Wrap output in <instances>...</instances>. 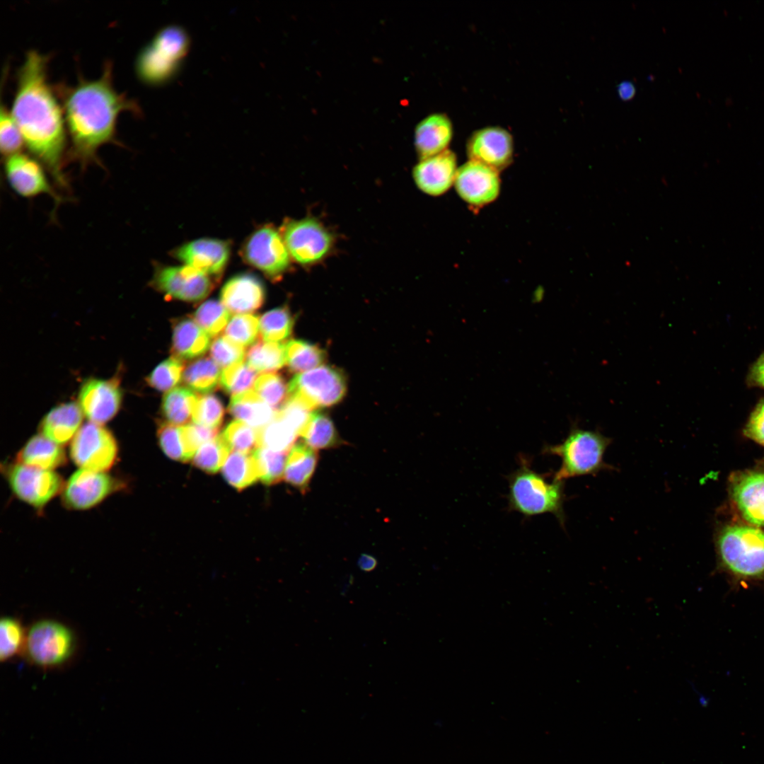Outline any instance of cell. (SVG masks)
Wrapping results in <instances>:
<instances>
[{"label":"cell","mask_w":764,"mask_h":764,"mask_svg":"<svg viewBox=\"0 0 764 764\" xmlns=\"http://www.w3.org/2000/svg\"><path fill=\"white\" fill-rule=\"evenodd\" d=\"M260 331V321L257 316L237 314L230 319L226 327L225 336L236 344L246 347L253 344Z\"/></svg>","instance_id":"obj_43"},{"label":"cell","mask_w":764,"mask_h":764,"mask_svg":"<svg viewBox=\"0 0 764 764\" xmlns=\"http://www.w3.org/2000/svg\"><path fill=\"white\" fill-rule=\"evenodd\" d=\"M16 462L44 470H53L66 463L62 446L41 434L30 437L16 455Z\"/></svg>","instance_id":"obj_26"},{"label":"cell","mask_w":764,"mask_h":764,"mask_svg":"<svg viewBox=\"0 0 764 764\" xmlns=\"http://www.w3.org/2000/svg\"><path fill=\"white\" fill-rule=\"evenodd\" d=\"M293 317L286 307H278L264 313L260 320V332L264 341L278 342L291 333Z\"/></svg>","instance_id":"obj_36"},{"label":"cell","mask_w":764,"mask_h":764,"mask_svg":"<svg viewBox=\"0 0 764 764\" xmlns=\"http://www.w3.org/2000/svg\"><path fill=\"white\" fill-rule=\"evenodd\" d=\"M209 346V335L194 319L185 317L175 322L171 346L174 357L192 359L203 355Z\"/></svg>","instance_id":"obj_25"},{"label":"cell","mask_w":764,"mask_h":764,"mask_svg":"<svg viewBox=\"0 0 764 764\" xmlns=\"http://www.w3.org/2000/svg\"><path fill=\"white\" fill-rule=\"evenodd\" d=\"M224 416V407L219 397L207 394L197 398L192 413V420L195 424L219 429Z\"/></svg>","instance_id":"obj_45"},{"label":"cell","mask_w":764,"mask_h":764,"mask_svg":"<svg viewBox=\"0 0 764 764\" xmlns=\"http://www.w3.org/2000/svg\"><path fill=\"white\" fill-rule=\"evenodd\" d=\"M25 637L21 624L16 619L4 618L0 623V659L6 661L25 645Z\"/></svg>","instance_id":"obj_46"},{"label":"cell","mask_w":764,"mask_h":764,"mask_svg":"<svg viewBox=\"0 0 764 764\" xmlns=\"http://www.w3.org/2000/svg\"><path fill=\"white\" fill-rule=\"evenodd\" d=\"M2 472L13 494L34 509L42 511L59 493L64 482L54 470L6 463Z\"/></svg>","instance_id":"obj_7"},{"label":"cell","mask_w":764,"mask_h":764,"mask_svg":"<svg viewBox=\"0 0 764 764\" xmlns=\"http://www.w3.org/2000/svg\"><path fill=\"white\" fill-rule=\"evenodd\" d=\"M221 374L219 366L212 359L204 357L190 364L184 371L183 379L190 389L209 393L218 387Z\"/></svg>","instance_id":"obj_31"},{"label":"cell","mask_w":764,"mask_h":764,"mask_svg":"<svg viewBox=\"0 0 764 764\" xmlns=\"http://www.w3.org/2000/svg\"><path fill=\"white\" fill-rule=\"evenodd\" d=\"M286 453L275 451L265 447H260L254 452L260 480L265 485H272L282 480L284 475Z\"/></svg>","instance_id":"obj_41"},{"label":"cell","mask_w":764,"mask_h":764,"mask_svg":"<svg viewBox=\"0 0 764 764\" xmlns=\"http://www.w3.org/2000/svg\"><path fill=\"white\" fill-rule=\"evenodd\" d=\"M221 436L231 451L251 453L260 448V429L239 420L231 422Z\"/></svg>","instance_id":"obj_35"},{"label":"cell","mask_w":764,"mask_h":764,"mask_svg":"<svg viewBox=\"0 0 764 764\" xmlns=\"http://www.w3.org/2000/svg\"><path fill=\"white\" fill-rule=\"evenodd\" d=\"M210 355L219 366L225 369L243 361L245 351L243 347L231 341L227 337L220 336L212 343Z\"/></svg>","instance_id":"obj_49"},{"label":"cell","mask_w":764,"mask_h":764,"mask_svg":"<svg viewBox=\"0 0 764 764\" xmlns=\"http://www.w3.org/2000/svg\"><path fill=\"white\" fill-rule=\"evenodd\" d=\"M124 487L123 480L107 472L79 469L64 483L62 502L68 509L87 510Z\"/></svg>","instance_id":"obj_12"},{"label":"cell","mask_w":764,"mask_h":764,"mask_svg":"<svg viewBox=\"0 0 764 764\" xmlns=\"http://www.w3.org/2000/svg\"><path fill=\"white\" fill-rule=\"evenodd\" d=\"M345 391L343 375L328 366L298 374L288 384V398L299 401L311 410L336 404Z\"/></svg>","instance_id":"obj_11"},{"label":"cell","mask_w":764,"mask_h":764,"mask_svg":"<svg viewBox=\"0 0 764 764\" xmlns=\"http://www.w3.org/2000/svg\"><path fill=\"white\" fill-rule=\"evenodd\" d=\"M357 565L364 572H371L376 568L377 560L371 555L362 554L358 559Z\"/></svg>","instance_id":"obj_54"},{"label":"cell","mask_w":764,"mask_h":764,"mask_svg":"<svg viewBox=\"0 0 764 764\" xmlns=\"http://www.w3.org/2000/svg\"><path fill=\"white\" fill-rule=\"evenodd\" d=\"M197 397L190 389L175 388L168 391L161 403V411L166 422L180 426L189 424Z\"/></svg>","instance_id":"obj_30"},{"label":"cell","mask_w":764,"mask_h":764,"mask_svg":"<svg viewBox=\"0 0 764 764\" xmlns=\"http://www.w3.org/2000/svg\"><path fill=\"white\" fill-rule=\"evenodd\" d=\"M173 255L185 265L214 278L224 271L229 261L231 247L226 241L202 238L180 245Z\"/></svg>","instance_id":"obj_19"},{"label":"cell","mask_w":764,"mask_h":764,"mask_svg":"<svg viewBox=\"0 0 764 764\" xmlns=\"http://www.w3.org/2000/svg\"><path fill=\"white\" fill-rule=\"evenodd\" d=\"M297 436L295 429L276 414L271 422L260 429V447L287 452L294 446Z\"/></svg>","instance_id":"obj_38"},{"label":"cell","mask_w":764,"mask_h":764,"mask_svg":"<svg viewBox=\"0 0 764 764\" xmlns=\"http://www.w3.org/2000/svg\"><path fill=\"white\" fill-rule=\"evenodd\" d=\"M83 413L75 402L60 404L52 408L42 418L40 434L52 441L62 446L72 440L81 428Z\"/></svg>","instance_id":"obj_24"},{"label":"cell","mask_w":764,"mask_h":764,"mask_svg":"<svg viewBox=\"0 0 764 764\" xmlns=\"http://www.w3.org/2000/svg\"><path fill=\"white\" fill-rule=\"evenodd\" d=\"M611 439L598 431L586 430L574 425L560 444L549 445L543 453L561 458L560 469L553 478L565 481L582 475H595L601 470L614 468L604 461L603 456Z\"/></svg>","instance_id":"obj_4"},{"label":"cell","mask_w":764,"mask_h":764,"mask_svg":"<svg viewBox=\"0 0 764 764\" xmlns=\"http://www.w3.org/2000/svg\"><path fill=\"white\" fill-rule=\"evenodd\" d=\"M618 92L623 100H629L635 95V86L630 81H623L618 86Z\"/></svg>","instance_id":"obj_55"},{"label":"cell","mask_w":764,"mask_h":764,"mask_svg":"<svg viewBox=\"0 0 764 764\" xmlns=\"http://www.w3.org/2000/svg\"><path fill=\"white\" fill-rule=\"evenodd\" d=\"M46 171L45 167L32 155L20 152L5 159L6 178L18 195L33 198L47 195L59 204L63 199L52 187Z\"/></svg>","instance_id":"obj_14"},{"label":"cell","mask_w":764,"mask_h":764,"mask_svg":"<svg viewBox=\"0 0 764 764\" xmlns=\"http://www.w3.org/2000/svg\"><path fill=\"white\" fill-rule=\"evenodd\" d=\"M182 45H175V30L165 29L158 33L138 54L136 74L143 82L156 84L166 79L173 66Z\"/></svg>","instance_id":"obj_16"},{"label":"cell","mask_w":764,"mask_h":764,"mask_svg":"<svg viewBox=\"0 0 764 764\" xmlns=\"http://www.w3.org/2000/svg\"><path fill=\"white\" fill-rule=\"evenodd\" d=\"M218 430L219 429H212L195 423L183 427L187 448L192 458L202 444L218 436Z\"/></svg>","instance_id":"obj_51"},{"label":"cell","mask_w":764,"mask_h":764,"mask_svg":"<svg viewBox=\"0 0 764 764\" xmlns=\"http://www.w3.org/2000/svg\"><path fill=\"white\" fill-rule=\"evenodd\" d=\"M243 260L272 280H279L290 269L291 258L281 232L269 224L254 231L241 248Z\"/></svg>","instance_id":"obj_8"},{"label":"cell","mask_w":764,"mask_h":764,"mask_svg":"<svg viewBox=\"0 0 764 764\" xmlns=\"http://www.w3.org/2000/svg\"><path fill=\"white\" fill-rule=\"evenodd\" d=\"M255 391L272 407H278L288 395V386L283 378L277 374H263L254 383Z\"/></svg>","instance_id":"obj_48"},{"label":"cell","mask_w":764,"mask_h":764,"mask_svg":"<svg viewBox=\"0 0 764 764\" xmlns=\"http://www.w3.org/2000/svg\"><path fill=\"white\" fill-rule=\"evenodd\" d=\"M122 391L117 378L86 380L79 394V405L89 422L102 424L119 412Z\"/></svg>","instance_id":"obj_17"},{"label":"cell","mask_w":764,"mask_h":764,"mask_svg":"<svg viewBox=\"0 0 764 764\" xmlns=\"http://www.w3.org/2000/svg\"><path fill=\"white\" fill-rule=\"evenodd\" d=\"M299 436L305 444L313 449H324L334 446L338 436L332 420L325 415L313 412L309 420Z\"/></svg>","instance_id":"obj_34"},{"label":"cell","mask_w":764,"mask_h":764,"mask_svg":"<svg viewBox=\"0 0 764 764\" xmlns=\"http://www.w3.org/2000/svg\"><path fill=\"white\" fill-rule=\"evenodd\" d=\"M67 134L69 158L86 168L98 163V149L116 141V125L124 111H137L132 100L113 86L112 66L106 62L96 79H79L71 86H57Z\"/></svg>","instance_id":"obj_2"},{"label":"cell","mask_w":764,"mask_h":764,"mask_svg":"<svg viewBox=\"0 0 764 764\" xmlns=\"http://www.w3.org/2000/svg\"><path fill=\"white\" fill-rule=\"evenodd\" d=\"M743 434L764 446V398L755 406L744 427Z\"/></svg>","instance_id":"obj_52"},{"label":"cell","mask_w":764,"mask_h":764,"mask_svg":"<svg viewBox=\"0 0 764 764\" xmlns=\"http://www.w3.org/2000/svg\"><path fill=\"white\" fill-rule=\"evenodd\" d=\"M746 382L748 386L764 389V352L750 367Z\"/></svg>","instance_id":"obj_53"},{"label":"cell","mask_w":764,"mask_h":764,"mask_svg":"<svg viewBox=\"0 0 764 764\" xmlns=\"http://www.w3.org/2000/svg\"><path fill=\"white\" fill-rule=\"evenodd\" d=\"M255 452V451H254ZM254 452L232 451L222 467V475L227 482L238 491L260 480V473Z\"/></svg>","instance_id":"obj_29"},{"label":"cell","mask_w":764,"mask_h":764,"mask_svg":"<svg viewBox=\"0 0 764 764\" xmlns=\"http://www.w3.org/2000/svg\"><path fill=\"white\" fill-rule=\"evenodd\" d=\"M453 185L463 201L474 207H482L494 202L499 196V171L469 160L458 168Z\"/></svg>","instance_id":"obj_15"},{"label":"cell","mask_w":764,"mask_h":764,"mask_svg":"<svg viewBox=\"0 0 764 764\" xmlns=\"http://www.w3.org/2000/svg\"><path fill=\"white\" fill-rule=\"evenodd\" d=\"M519 468L508 478V504L510 510L525 517L552 514L562 526L565 521L564 481L535 471L528 459L521 457Z\"/></svg>","instance_id":"obj_3"},{"label":"cell","mask_w":764,"mask_h":764,"mask_svg":"<svg viewBox=\"0 0 764 764\" xmlns=\"http://www.w3.org/2000/svg\"><path fill=\"white\" fill-rule=\"evenodd\" d=\"M257 371L241 361L228 366L221 371L220 384L232 396L249 390L257 379Z\"/></svg>","instance_id":"obj_42"},{"label":"cell","mask_w":764,"mask_h":764,"mask_svg":"<svg viewBox=\"0 0 764 764\" xmlns=\"http://www.w3.org/2000/svg\"><path fill=\"white\" fill-rule=\"evenodd\" d=\"M228 411L236 419L257 429L271 422L277 414L273 407L252 390L233 395Z\"/></svg>","instance_id":"obj_27"},{"label":"cell","mask_w":764,"mask_h":764,"mask_svg":"<svg viewBox=\"0 0 764 764\" xmlns=\"http://www.w3.org/2000/svg\"><path fill=\"white\" fill-rule=\"evenodd\" d=\"M183 371L180 359L172 357L161 362L147 376V383L159 391H169L180 382Z\"/></svg>","instance_id":"obj_44"},{"label":"cell","mask_w":764,"mask_h":764,"mask_svg":"<svg viewBox=\"0 0 764 764\" xmlns=\"http://www.w3.org/2000/svg\"><path fill=\"white\" fill-rule=\"evenodd\" d=\"M313 411L299 401L288 398L277 412V416L292 427L300 434Z\"/></svg>","instance_id":"obj_50"},{"label":"cell","mask_w":764,"mask_h":764,"mask_svg":"<svg viewBox=\"0 0 764 764\" xmlns=\"http://www.w3.org/2000/svg\"><path fill=\"white\" fill-rule=\"evenodd\" d=\"M286 364L290 371L303 373L320 366L325 355L319 347L300 340H292L285 345Z\"/></svg>","instance_id":"obj_33"},{"label":"cell","mask_w":764,"mask_h":764,"mask_svg":"<svg viewBox=\"0 0 764 764\" xmlns=\"http://www.w3.org/2000/svg\"><path fill=\"white\" fill-rule=\"evenodd\" d=\"M50 57L29 50L17 73L11 113L30 155L47 169L62 190L69 189L64 173L66 133L62 105L47 78Z\"/></svg>","instance_id":"obj_1"},{"label":"cell","mask_w":764,"mask_h":764,"mask_svg":"<svg viewBox=\"0 0 764 764\" xmlns=\"http://www.w3.org/2000/svg\"><path fill=\"white\" fill-rule=\"evenodd\" d=\"M220 299L230 312L248 314L262 306L265 299V288L255 274L240 273L226 282L221 288Z\"/></svg>","instance_id":"obj_22"},{"label":"cell","mask_w":764,"mask_h":764,"mask_svg":"<svg viewBox=\"0 0 764 764\" xmlns=\"http://www.w3.org/2000/svg\"><path fill=\"white\" fill-rule=\"evenodd\" d=\"M718 553L723 567L741 580L764 578V531L752 526H731L718 540Z\"/></svg>","instance_id":"obj_5"},{"label":"cell","mask_w":764,"mask_h":764,"mask_svg":"<svg viewBox=\"0 0 764 764\" xmlns=\"http://www.w3.org/2000/svg\"><path fill=\"white\" fill-rule=\"evenodd\" d=\"M157 438L160 448L168 458L183 463L192 458L187 448L183 427L162 422L157 429Z\"/></svg>","instance_id":"obj_37"},{"label":"cell","mask_w":764,"mask_h":764,"mask_svg":"<svg viewBox=\"0 0 764 764\" xmlns=\"http://www.w3.org/2000/svg\"><path fill=\"white\" fill-rule=\"evenodd\" d=\"M194 320L211 337L219 334L230 320V311L221 302L209 300L194 313Z\"/></svg>","instance_id":"obj_40"},{"label":"cell","mask_w":764,"mask_h":764,"mask_svg":"<svg viewBox=\"0 0 764 764\" xmlns=\"http://www.w3.org/2000/svg\"><path fill=\"white\" fill-rule=\"evenodd\" d=\"M117 441L110 430L88 422L79 429L69 447V456L80 469L106 472L116 463Z\"/></svg>","instance_id":"obj_10"},{"label":"cell","mask_w":764,"mask_h":764,"mask_svg":"<svg viewBox=\"0 0 764 764\" xmlns=\"http://www.w3.org/2000/svg\"><path fill=\"white\" fill-rule=\"evenodd\" d=\"M469 160L488 166L497 171L506 168L512 161L514 141L505 129L485 127L472 133L466 143Z\"/></svg>","instance_id":"obj_18"},{"label":"cell","mask_w":764,"mask_h":764,"mask_svg":"<svg viewBox=\"0 0 764 764\" xmlns=\"http://www.w3.org/2000/svg\"><path fill=\"white\" fill-rule=\"evenodd\" d=\"M231 449L220 436L202 444L192 458V464L209 474L219 471L226 462Z\"/></svg>","instance_id":"obj_39"},{"label":"cell","mask_w":764,"mask_h":764,"mask_svg":"<svg viewBox=\"0 0 764 764\" xmlns=\"http://www.w3.org/2000/svg\"><path fill=\"white\" fill-rule=\"evenodd\" d=\"M0 113V149L6 158L20 153L25 144L11 112L2 103Z\"/></svg>","instance_id":"obj_47"},{"label":"cell","mask_w":764,"mask_h":764,"mask_svg":"<svg viewBox=\"0 0 764 764\" xmlns=\"http://www.w3.org/2000/svg\"><path fill=\"white\" fill-rule=\"evenodd\" d=\"M279 231L291 260L302 267H311L321 263L334 250L333 233L313 216L288 218Z\"/></svg>","instance_id":"obj_6"},{"label":"cell","mask_w":764,"mask_h":764,"mask_svg":"<svg viewBox=\"0 0 764 764\" xmlns=\"http://www.w3.org/2000/svg\"><path fill=\"white\" fill-rule=\"evenodd\" d=\"M453 134L450 118L444 113H434L421 120L415 129L414 144L420 159L447 149Z\"/></svg>","instance_id":"obj_23"},{"label":"cell","mask_w":764,"mask_h":764,"mask_svg":"<svg viewBox=\"0 0 764 764\" xmlns=\"http://www.w3.org/2000/svg\"><path fill=\"white\" fill-rule=\"evenodd\" d=\"M247 364L257 372L274 371L286 364L285 345L278 342L258 341L246 354Z\"/></svg>","instance_id":"obj_32"},{"label":"cell","mask_w":764,"mask_h":764,"mask_svg":"<svg viewBox=\"0 0 764 764\" xmlns=\"http://www.w3.org/2000/svg\"><path fill=\"white\" fill-rule=\"evenodd\" d=\"M457 170L456 154L446 149L420 159L413 168L412 177L422 192L431 196H439L454 184Z\"/></svg>","instance_id":"obj_20"},{"label":"cell","mask_w":764,"mask_h":764,"mask_svg":"<svg viewBox=\"0 0 764 764\" xmlns=\"http://www.w3.org/2000/svg\"><path fill=\"white\" fill-rule=\"evenodd\" d=\"M75 646V637L69 628L54 620H43L31 626L24 647L30 661L50 667L66 661Z\"/></svg>","instance_id":"obj_9"},{"label":"cell","mask_w":764,"mask_h":764,"mask_svg":"<svg viewBox=\"0 0 764 764\" xmlns=\"http://www.w3.org/2000/svg\"><path fill=\"white\" fill-rule=\"evenodd\" d=\"M318 454L305 443H298L289 450L284 478L289 485L305 492L315 471Z\"/></svg>","instance_id":"obj_28"},{"label":"cell","mask_w":764,"mask_h":764,"mask_svg":"<svg viewBox=\"0 0 764 764\" xmlns=\"http://www.w3.org/2000/svg\"><path fill=\"white\" fill-rule=\"evenodd\" d=\"M154 266L150 284L170 299L199 301L206 298L214 287L212 277L191 266Z\"/></svg>","instance_id":"obj_13"},{"label":"cell","mask_w":764,"mask_h":764,"mask_svg":"<svg viewBox=\"0 0 764 764\" xmlns=\"http://www.w3.org/2000/svg\"><path fill=\"white\" fill-rule=\"evenodd\" d=\"M731 495L743 517L764 526V470L742 472L731 481Z\"/></svg>","instance_id":"obj_21"}]
</instances>
